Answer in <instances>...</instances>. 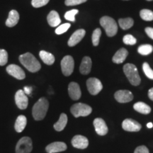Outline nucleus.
<instances>
[{
  "mask_svg": "<svg viewBox=\"0 0 153 153\" xmlns=\"http://www.w3.org/2000/svg\"><path fill=\"white\" fill-rule=\"evenodd\" d=\"M49 2V0H32L31 4L35 8H39L46 5Z\"/></svg>",
  "mask_w": 153,
  "mask_h": 153,
  "instance_id": "obj_35",
  "label": "nucleus"
},
{
  "mask_svg": "<svg viewBox=\"0 0 153 153\" xmlns=\"http://www.w3.org/2000/svg\"><path fill=\"white\" fill-rule=\"evenodd\" d=\"M87 87L88 91L91 95L98 94L103 89L102 83L99 79L95 77H91L87 79Z\"/></svg>",
  "mask_w": 153,
  "mask_h": 153,
  "instance_id": "obj_8",
  "label": "nucleus"
},
{
  "mask_svg": "<svg viewBox=\"0 0 153 153\" xmlns=\"http://www.w3.org/2000/svg\"><path fill=\"white\" fill-rule=\"evenodd\" d=\"M70 111L75 118L80 117V116H87L92 111V108L89 105L82 104V103H77L72 106L70 108Z\"/></svg>",
  "mask_w": 153,
  "mask_h": 153,
  "instance_id": "obj_5",
  "label": "nucleus"
},
{
  "mask_svg": "<svg viewBox=\"0 0 153 153\" xmlns=\"http://www.w3.org/2000/svg\"><path fill=\"white\" fill-rule=\"evenodd\" d=\"M74 61L73 57L70 55H66L61 61V70L65 76L71 75L74 71Z\"/></svg>",
  "mask_w": 153,
  "mask_h": 153,
  "instance_id": "obj_7",
  "label": "nucleus"
},
{
  "mask_svg": "<svg viewBox=\"0 0 153 153\" xmlns=\"http://www.w3.org/2000/svg\"><path fill=\"white\" fill-rule=\"evenodd\" d=\"M86 34L85 30L84 29H79L76 30L74 33L71 36L68 41V45L70 47H73L76 45V44L79 43L82 41V38L85 37Z\"/></svg>",
  "mask_w": 153,
  "mask_h": 153,
  "instance_id": "obj_16",
  "label": "nucleus"
},
{
  "mask_svg": "<svg viewBox=\"0 0 153 153\" xmlns=\"http://www.w3.org/2000/svg\"><path fill=\"white\" fill-rule=\"evenodd\" d=\"M72 145L75 148L86 149L89 145V140L83 135H76L72 139Z\"/></svg>",
  "mask_w": 153,
  "mask_h": 153,
  "instance_id": "obj_13",
  "label": "nucleus"
},
{
  "mask_svg": "<svg viewBox=\"0 0 153 153\" xmlns=\"http://www.w3.org/2000/svg\"><path fill=\"white\" fill-rule=\"evenodd\" d=\"M24 92L26 93V94H30V91L29 88L25 87V88H24Z\"/></svg>",
  "mask_w": 153,
  "mask_h": 153,
  "instance_id": "obj_40",
  "label": "nucleus"
},
{
  "mask_svg": "<svg viewBox=\"0 0 153 153\" xmlns=\"http://www.w3.org/2000/svg\"><path fill=\"white\" fill-rule=\"evenodd\" d=\"M141 19L147 22H151L153 21V11L149 10V9H143L140 12Z\"/></svg>",
  "mask_w": 153,
  "mask_h": 153,
  "instance_id": "obj_28",
  "label": "nucleus"
},
{
  "mask_svg": "<svg viewBox=\"0 0 153 153\" xmlns=\"http://www.w3.org/2000/svg\"><path fill=\"white\" fill-rule=\"evenodd\" d=\"M93 124L95 128V131L98 135H105L108 133V127H107L106 122L102 118H95L93 122Z\"/></svg>",
  "mask_w": 153,
  "mask_h": 153,
  "instance_id": "obj_14",
  "label": "nucleus"
},
{
  "mask_svg": "<svg viewBox=\"0 0 153 153\" xmlns=\"http://www.w3.org/2000/svg\"><path fill=\"white\" fill-rule=\"evenodd\" d=\"M26 124H27V119H26V116H23V115L19 116L18 118H16V122H15V130L18 133H22L26 128Z\"/></svg>",
  "mask_w": 153,
  "mask_h": 153,
  "instance_id": "obj_22",
  "label": "nucleus"
},
{
  "mask_svg": "<svg viewBox=\"0 0 153 153\" xmlns=\"http://www.w3.org/2000/svg\"><path fill=\"white\" fill-rule=\"evenodd\" d=\"M143 71H144L145 75L148 76L149 79H153V70L151 69L148 62L143 63Z\"/></svg>",
  "mask_w": 153,
  "mask_h": 153,
  "instance_id": "obj_31",
  "label": "nucleus"
},
{
  "mask_svg": "<svg viewBox=\"0 0 153 153\" xmlns=\"http://www.w3.org/2000/svg\"><path fill=\"white\" fill-rule=\"evenodd\" d=\"M134 153H149V150L146 146L141 145V146H138L135 149Z\"/></svg>",
  "mask_w": 153,
  "mask_h": 153,
  "instance_id": "obj_37",
  "label": "nucleus"
},
{
  "mask_svg": "<svg viewBox=\"0 0 153 153\" xmlns=\"http://www.w3.org/2000/svg\"><path fill=\"white\" fill-rule=\"evenodd\" d=\"M87 0H65V4L67 6H76L80 4L85 3Z\"/></svg>",
  "mask_w": 153,
  "mask_h": 153,
  "instance_id": "obj_36",
  "label": "nucleus"
},
{
  "mask_svg": "<svg viewBox=\"0 0 153 153\" xmlns=\"http://www.w3.org/2000/svg\"><path fill=\"white\" fill-rule=\"evenodd\" d=\"M48 23L51 27H57L61 23V19L56 11H51L47 16Z\"/></svg>",
  "mask_w": 153,
  "mask_h": 153,
  "instance_id": "obj_18",
  "label": "nucleus"
},
{
  "mask_svg": "<svg viewBox=\"0 0 153 153\" xmlns=\"http://www.w3.org/2000/svg\"><path fill=\"white\" fill-rule=\"evenodd\" d=\"M128 55V52L127 50L125 48H120L115 53L114 57H113V62L116 63V64H120L126 60Z\"/></svg>",
  "mask_w": 153,
  "mask_h": 153,
  "instance_id": "obj_20",
  "label": "nucleus"
},
{
  "mask_svg": "<svg viewBox=\"0 0 153 153\" xmlns=\"http://www.w3.org/2000/svg\"><path fill=\"white\" fill-rule=\"evenodd\" d=\"M67 123H68V116L65 114L62 113L60 114V118L57 122L54 124V128L56 131H62L65 128Z\"/></svg>",
  "mask_w": 153,
  "mask_h": 153,
  "instance_id": "obj_24",
  "label": "nucleus"
},
{
  "mask_svg": "<svg viewBox=\"0 0 153 153\" xmlns=\"http://www.w3.org/2000/svg\"><path fill=\"white\" fill-rule=\"evenodd\" d=\"M19 61L30 72H36L39 71L41 68V65L38 60L30 53L21 55L19 56Z\"/></svg>",
  "mask_w": 153,
  "mask_h": 153,
  "instance_id": "obj_1",
  "label": "nucleus"
},
{
  "mask_svg": "<svg viewBox=\"0 0 153 153\" xmlns=\"http://www.w3.org/2000/svg\"><path fill=\"white\" fill-rule=\"evenodd\" d=\"M101 35V30L100 28H97L94 30L92 33V43L94 46H97L99 43V40H100V37Z\"/></svg>",
  "mask_w": 153,
  "mask_h": 153,
  "instance_id": "obj_29",
  "label": "nucleus"
},
{
  "mask_svg": "<svg viewBox=\"0 0 153 153\" xmlns=\"http://www.w3.org/2000/svg\"><path fill=\"white\" fill-rule=\"evenodd\" d=\"M68 93L72 100H78L82 96L79 85L76 82H70L68 86Z\"/></svg>",
  "mask_w": 153,
  "mask_h": 153,
  "instance_id": "obj_15",
  "label": "nucleus"
},
{
  "mask_svg": "<svg viewBox=\"0 0 153 153\" xmlns=\"http://www.w3.org/2000/svg\"><path fill=\"white\" fill-rule=\"evenodd\" d=\"M145 32H146V33L148 34L149 37L153 39V28L147 27L145 28Z\"/></svg>",
  "mask_w": 153,
  "mask_h": 153,
  "instance_id": "obj_38",
  "label": "nucleus"
},
{
  "mask_svg": "<svg viewBox=\"0 0 153 153\" xmlns=\"http://www.w3.org/2000/svg\"><path fill=\"white\" fill-rule=\"evenodd\" d=\"M114 97L119 103H128L133 99V94L128 90H118L115 93Z\"/></svg>",
  "mask_w": 153,
  "mask_h": 153,
  "instance_id": "obj_12",
  "label": "nucleus"
},
{
  "mask_svg": "<svg viewBox=\"0 0 153 153\" xmlns=\"http://www.w3.org/2000/svg\"><path fill=\"white\" fill-rule=\"evenodd\" d=\"M8 61V53L4 49H0V65H5Z\"/></svg>",
  "mask_w": 153,
  "mask_h": 153,
  "instance_id": "obj_32",
  "label": "nucleus"
},
{
  "mask_svg": "<svg viewBox=\"0 0 153 153\" xmlns=\"http://www.w3.org/2000/svg\"><path fill=\"white\" fill-rule=\"evenodd\" d=\"M15 102L20 109H26L28 104V99L26 93L22 89H19L15 94Z\"/></svg>",
  "mask_w": 153,
  "mask_h": 153,
  "instance_id": "obj_9",
  "label": "nucleus"
},
{
  "mask_svg": "<svg viewBox=\"0 0 153 153\" xmlns=\"http://www.w3.org/2000/svg\"><path fill=\"white\" fill-rule=\"evenodd\" d=\"M122 128L123 130L128 132H137L141 129L142 126L136 120L127 118L123 121Z\"/></svg>",
  "mask_w": 153,
  "mask_h": 153,
  "instance_id": "obj_11",
  "label": "nucleus"
},
{
  "mask_svg": "<svg viewBox=\"0 0 153 153\" xmlns=\"http://www.w3.org/2000/svg\"><path fill=\"white\" fill-rule=\"evenodd\" d=\"M67 150V145L63 142H54L49 144L45 148L48 153H56Z\"/></svg>",
  "mask_w": 153,
  "mask_h": 153,
  "instance_id": "obj_17",
  "label": "nucleus"
},
{
  "mask_svg": "<svg viewBox=\"0 0 153 153\" xmlns=\"http://www.w3.org/2000/svg\"><path fill=\"white\" fill-rule=\"evenodd\" d=\"M147 1H152V0H147Z\"/></svg>",
  "mask_w": 153,
  "mask_h": 153,
  "instance_id": "obj_42",
  "label": "nucleus"
},
{
  "mask_svg": "<svg viewBox=\"0 0 153 153\" xmlns=\"http://www.w3.org/2000/svg\"><path fill=\"white\" fill-rule=\"evenodd\" d=\"M49 102L45 97L39 99L37 102L34 104L32 109V114L34 119L36 120H41L46 116L47 111L48 110Z\"/></svg>",
  "mask_w": 153,
  "mask_h": 153,
  "instance_id": "obj_2",
  "label": "nucleus"
},
{
  "mask_svg": "<svg viewBox=\"0 0 153 153\" xmlns=\"http://www.w3.org/2000/svg\"><path fill=\"white\" fill-rule=\"evenodd\" d=\"M123 41L126 45H135V44L137 43L136 38L133 37L132 35H129V34H128V35H126L124 36Z\"/></svg>",
  "mask_w": 153,
  "mask_h": 153,
  "instance_id": "obj_33",
  "label": "nucleus"
},
{
  "mask_svg": "<svg viewBox=\"0 0 153 153\" xmlns=\"http://www.w3.org/2000/svg\"><path fill=\"white\" fill-rule=\"evenodd\" d=\"M147 127L148 128H152L153 127V124L152 123H148V124H147Z\"/></svg>",
  "mask_w": 153,
  "mask_h": 153,
  "instance_id": "obj_41",
  "label": "nucleus"
},
{
  "mask_svg": "<svg viewBox=\"0 0 153 153\" xmlns=\"http://www.w3.org/2000/svg\"><path fill=\"white\" fill-rule=\"evenodd\" d=\"M19 20V14L16 10H11L9 11L8 19L6 21V26L8 27H14L18 24Z\"/></svg>",
  "mask_w": 153,
  "mask_h": 153,
  "instance_id": "obj_21",
  "label": "nucleus"
},
{
  "mask_svg": "<svg viewBox=\"0 0 153 153\" xmlns=\"http://www.w3.org/2000/svg\"><path fill=\"white\" fill-rule=\"evenodd\" d=\"M91 58L89 57L86 56L82 59L81 65L79 67V71L82 74H88L91 72Z\"/></svg>",
  "mask_w": 153,
  "mask_h": 153,
  "instance_id": "obj_19",
  "label": "nucleus"
},
{
  "mask_svg": "<svg viewBox=\"0 0 153 153\" xmlns=\"http://www.w3.org/2000/svg\"><path fill=\"white\" fill-rule=\"evenodd\" d=\"M120 27L123 30H128L130 28H131L133 26L134 22L133 19L131 18H126V19H120L118 21Z\"/></svg>",
  "mask_w": 153,
  "mask_h": 153,
  "instance_id": "obj_26",
  "label": "nucleus"
},
{
  "mask_svg": "<svg viewBox=\"0 0 153 153\" xmlns=\"http://www.w3.org/2000/svg\"><path fill=\"white\" fill-rule=\"evenodd\" d=\"M70 27V24H64L60 25V26H58L56 29H55V33L57 34V35H60V34H62L68 30Z\"/></svg>",
  "mask_w": 153,
  "mask_h": 153,
  "instance_id": "obj_34",
  "label": "nucleus"
},
{
  "mask_svg": "<svg viewBox=\"0 0 153 153\" xmlns=\"http://www.w3.org/2000/svg\"><path fill=\"white\" fill-rule=\"evenodd\" d=\"M123 72L132 85L137 86L140 85L141 79L136 66L131 63H127L123 66Z\"/></svg>",
  "mask_w": 153,
  "mask_h": 153,
  "instance_id": "obj_3",
  "label": "nucleus"
},
{
  "mask_svg": "<svg viewBox=\"0 0 153 153\" xmlns=\"http://www.w3.org/2000/svg\"><path fill=\"white\" fill-rule=\"evenodd\" d=\"M100 24L106 31V35L108 37H113L116 36L118 31V26L116 21L111 17L103 16L100 19Z\"/></svg>",
  "mask_w": 153,
  "mask_h": 153,
  "instance_id": "obj_4",
  "label": "nucleus"
},
{
  "mask_svg": "<svg viewBox=\"0 0 153 153\" xmlns=\"http://www.w3.org/2000/svg\"><path fill=\"white\" fill-rule=\"evenodd\" d=\"M133 108L137 112L142 114H148L151 112L150 106L145 104V103L142 102V101L135 103L133 106Z\"/></svg>",
  "mask_w": 153,
  "mask_h": 153,
  "instance_id": "obj_25",
  "label": "nucleus"
},
{
  "mask_svg": "<svg viewBox=\"0 0 153 153\" xmlns=\"http://www.w3.org/2000/svg\"><path fill=\"white\" fill-rule=\"evenodd\" d=\"M78 12H79V11L77 9H72V10L69 11L65 14V19L66 20L70 21V22H75V16L76 14H78Z\"/></svg>",
  "mask_w": 153,
  "mask_h": 153,
  "instance_id": "obj_30",
  "label": "nucleus"
},
{
  "mask_svg": "<svg viewBox=\"0 0 153 153\" xmlns=\"http://www.w3.org/2000/svg\"><path fill=\"white\" fill-rule=\"evenodd\" d=\"M137 51L140 55H148L152 53L153 51V47L151 45L146 44V45H142L138 47Z\"/></svg>",
  "mask_w": 153,
  "mask_h": 153,
  "instance_id": "obj_27",
  "label": "nucleus"
},
{
  "mask_svg": "<svg viewBox=\"0 0 153 153\" xmlns=\"http://www.w3.org/2000/svg\"><path fill=\"white\" fill-rule=\"evenodd\" d=\"M33 150L32 140L29 137H23L16 146V153H30Z\"/></svg>",
  "mask_w": 153,
  "mask_h": 153,
  "instance_id": "obj_6",
  "label": "nucleus"
},
{
  "mask_svg": "<svg viewBox=\"0 0 153 153\" xmlns=\"http://www.w3.org/2000/svg\"><path fill=\"white\" fill-rule=\"evenodd\" d=\"M148 97L151 100L153 101V87L151 88V89L148 91Z\"/></svg>",
  "mask_w": 153,
  "mask_h": 153,
  "instance_id": "obj_39",
  "label": "nucleus"
},
{
  "mask_svg": "<svg viewBox=\"0 0 153 153\" xmlns=\"http://www.w3.org/2000/svg\"><path fill=\"white\" fill-rule=\"evenodd\" d=\"M39 56L42 61L48 65H52L55 62V57L52 53L46 52L45 51H41L39 53Z\"/></svg>",
  "mask_w": 153,
  "mask_h": 153,
  "instance_id": "obj_23",
  "label": "nucleus"
},
{
  "mask_svg": "<svg viewBox=\"0 0 153 153\" xmlns=\"http://www.w3.org/2000/svg\"><path fill=\"white\" fill-rule=\"evenodd\" d=\"M7 72H8L9 74L11 76H14L17 79L22 80L24 79L26 77V74L22 68L16 65H9L7 68Z\"/></svg>",
  "mask_w": 153,
  "mask_h": 153,
  "instance_id": "obj_10",
  "label": "nucleus"
}]
</instances>
